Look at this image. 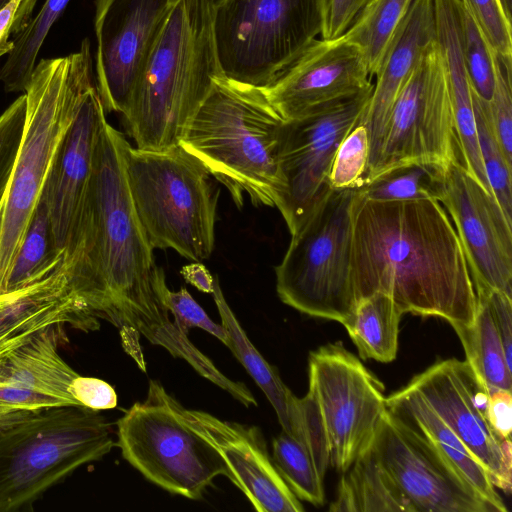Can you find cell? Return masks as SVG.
Returning a JSON list of instances; mask_svg holds the SVG:
<instances>
[{"instance_id":"30","label":"cell","mask_w":512,"mask_h":512,"mask_svg":"<svg viewBox=\"0 0 512 512\" xmlns=\"http://www.w3.org/2000/svg\"><path fill=\"white\" fill-rule=\"evenodd\" d=\"M413 0H372L342 37L357 46L370 76H375L401 21Z\"/></svg>"},{"instance_id":"43","label":"cell","mask_w":512,"mask_h":512,"mask_svg":"<svg viewBox=\"0 0 512 512\" xmlns=\"http://www.w3.org/2000/svg\"><path fill=\"white\" fill-rule=\"evenodd\" d=\"M36 3L37 0H11L0 11V57L12 50L13 36L27 26Z\"/></svg>"},{"instance_id":"21","label":"cell","mask_w":512,"mask_h":512,"mask_svg":"<svg viewBox=\"0 0 512 512\" xmlns=\"http://www.w3.org/2000/svg\"><path fill=\"white\" fill-rule=\"evenodd\" d=\"M106 112L92 86L64 135L40 200L46 205L53 237L61 251L71 246L87 190L95 142Z\"/></svg>"},{"instance_id":"37","label":"cell","mask_w":512,"mask_h":512,"mask_svg":"<svg viewBox=\"0 0 512 512\" xmlns=\"http://www.w3.org/2000/svg\"><path fill=\"white\" fill-rule=\"evenodd\" d=\"M493 66L494 89L487 101L488 111L496 137L512 163V57L493 51Z\"/></svg>"},{"instance_id":"33","label":"cell","mask_w":512,"mask_h":512,"mask_svg":"<svg viewBox=\"0 0 512 512\" xmlns=\"http://www.w3.org/2000/svg\"><path fill=\"white\" fill-rule=\"evenodd\" d=\"M272 459L278 472L299 500L314 506L323 505L324 474L304 443L282 431L272 441Z\"/></svg>"},{"instance_id":"41","label":"cell","mask_w":512,"mask_h":512,"mask_svg":"<svg viewBox=\"0 0 512 512\" xmlns=\"http://www.w3.org/2000/svg\"><path fill=\"white\" fill-rule=\"evenodd\" d=\"M70 392L80 406L101 411L117 406L114 388L104 380L77 375L70 384Z\"/></svg>"},{"instance_id":"38","label":"cell","mask_w":512,"mask_h":512,"mask_svg":"<svg viewBox=\"0 0 512 512\" xmlns=\"http://www.w3.org/2000/svg\"><path fill=\"white\" fill-rule=\"evenodd\" d=\"M157 289L163 305L173 315V323L184 334L188 335L191 328H200L230 347V339L223 325L212 321L185 287L171 291L166 284L164 271L158 278Z\"/></svg>"},{"instance_id":"3","label":"cell","mask_w":512,"mask_h":512,"mask_svg":"<svg viewBox=\"0 0 512 512\" xmlns=\"http://www.w3.org/2000/svg\"><path fill=\"white\" fill-rule=\"evenodd\" d=\"M214 0H174L129 107L123 114L135 147L180 144L196 111L223 74L213 30Z\"/></svg>"},{"instance_id":"19","label":"cell","mask_w":512,"mask_h":512,"mask_svg":"<svg viewBox=\"0 0 512 512\" xmlns=\"http://www.w3.org/2000/svg\"><path fill=\"white\" fill-rule=\"evenodd\" d=\"M65 328L39 331L0 367V432L54 407L80 406L70 392L78 373L58 352Z\"/></svg>"},{"instance_id":"18","label":"cell","mask_w":512,"mask_h":512,"mask_svg":"<svg viewBox=\"0 0 512 512\" xmlns=\"http://www.w3.org/2000/svg\"><path fill=\"white\" fill-rule=\"evenodd\" d=\"M360 49L342 36L314 40L269 85V101L284 120L373 86Z\"/></svg>"},{"instance_id":"45","label":"cell","mask_w":512,"mask_h":512,"mask_svg":"<svg viewBox=\"0 0 512 512\" xmlns=\"http://www.w3.org/2000/svg\"><path fill=\"white\" fill-rule=\"evenodd\" d=\"M487 418L493 430L503 439H511L512 395L511 391L494 390L489 393Z\"/></svg>"},{"instance_id":"25","label":"cell","mask_w":512,"mask_h":512,"mask_svg":"<svg viewBox=\"0 0 512 512\" xmlns=\"http://www.w3.org/2000/svg\"><path fill=\"white\" fill-rule=\"evenodd\" d=\"M211 294L221 324L230 339L229 350L263 391L274 408L283 431L307 446L300 398L291 392L282 381L277 369L264 359L249 340L227 303L217 276H214Z\"/></svg>"},{"instance_id":"40","label":"cell","mask_w":512,"mask_h":512,"mask_svg":"<svg viewBox=\"0 0 512 512\" xmlns=\"http://www.w3.org/2000/svg\"><path fill=\"white\" fill-rule=\"evenodd\" d=\"M26 117L23 93L0 114V204L4 198L19 150Z\"/></svg>"},{"instance_id":"39","label":"cell","mask_w":512,"mask_h":512,"mask_svg":"<svg viewBox=\"0 0 512 512\" xmlns=\"http://www.w3.org/2000/svg\"><path fill=\"white\" fill-rule=\"evenodd\" d=\"M476 22L490 48L506 57H512V27L499 0H460Z\"/></svg>"},{"instance_id":"15","label":"cell","mask_w":512,"mask_h":512,"mask_svg":"<svg viewBox=\"0 0 512 512\" xmlns=\"http://www.w3.org/2000/svg\"><path fill=\"white\" fill-rule=\"evenodd\" d=\"M407 385L422 396L484 466L494 487L509 494L511 439L501 438L489 424V390L469 363L458 359L437 361Z\"/></svg>"},{"instance_id":"11","label":"cell","mask_w":512,"mask_h":512,"mask_svg":"<svg viewBox=\"0 0 512 512\" xmlns=\"http://www.w3.org/2000/svg\"><path fill=\"white\" fill-rule=\"evenodd\" d=\"M303 397L320 424L329 466L345 473L371 446L387 409L383 383L341 343L310 352Z\"/></svg>"},{"instance_id":"10","label":"cell","mask_w":512,"mask_h":512,"mask_svg":"<svg viewBox=\"0 0 512 512\" xmlns=\"http://www.w3.org/2000/svg\"><path fill=\"white\" fill-rule=\"evenodd\" d=\"M181 406L159 381L150 380L144 401L118 419L115 445L150 482L199 500L226 468L215 447L184 420Z\"/></svg>"},{"instance_id":"1","label":"cell","mask_w":512,"mask_h":512,"mask_svg":"<svg viewBox=\"0 0 512 512\" xmlns=\"http://www.w3.org/2000/svg\"><path fill=\"white\" fill-rule=\"evenodd\" d=\"M123 134L105 119L98 131L90 178L71 246L65 253L75 286L94 317L183 354L190 343L163 305L157 281L163 269L131 198Z\"/></svg>"},{"instance_id":"2","label":"cell","mask_w":512,"mask_h":512,"mask_svg":"<svg viewBox=\"0 0 512 512\" xmlns=\"http://www.w3.org/2000/svg\"><path fill=\"white\" fill-rule=\"evenodd\" d=\"M351 277L356 303L389 296L402 314L474 322L477 295L455 227L436 199L351 205Z\"/></svg>"},{"instance_id":"35","label":"cell","mask_w":512,"mask_h":512,"mask_svg":"<svg viewBox=\"0 0 512 512\" xmlns=\"http://www.w3.org/2000/svg\"><path fill=\"white\" fill-rule=\"evenodd\" d=\"M370 142L364 124L357 125L338 146L328 182L332 189H358L364 185L369 165Z\"/></svg>"},{"instance_id":"22","label":"cell","mask_w":512,"mask_h":512,"mask_svg":"<svg viewBox=\"0 0 512 512\" xmlns=\"http://www.w3.org/2000/svg\"><path fill=\"white\" fill-rule=\"evenodd\" d=\"M55 325L83 331L100 326L78 292L65 258L47 277L0 296V367L35 334Z\"/></svg>"},{"instance_id":"27","label":"cell","mask_w":512,"mask_h":512,"mask_svg":"<svg viewBox=\"0 0 512 512\" xmlns=\"http://www.w3.org/2000/svg\"><path fill=\"white\" fill-rule=\"evenodd\" d=\"M475 319L470 326H455L465 351L466 361L477 379L489 390L512 392L511 372L497 331L487 292L479 291Z\"/></svg>"},{"instance_id":"29","label":"cell","mask_w":512,"mask_h":512,"mask_svg":"<svg viewBox=\"0 0 512 512\" xmlns=\"http://www.w3.org/2000/svg\"><path fill=\"white\" fill-rule=\"evenodd\" d=\"M64 258L65 251L56 246L46 205L40 200L14 258L5 294L47 277L62 264Z\"/></svg>"},{"instance_id":"13","label":"cell","mask_w":512,"mask_h":512,"mask_svg":"<svg viewBox=\"0 0 512 512\" xmlns=\"http://www.w3.org/2000/svg\"><path fill=\"white\" fill-rule=\"evenodd\" d=\"M372 91L373 86L284 121L279 144L283 189L275 207L290 234L331 189L328 177L335 153L361 120Z\"/></svg>"},{"instance_id":"47","label":"cell","mask_w":512,"mask_h":512,"mask_svg":"<svg viewBox=\"0 0 512 512\" xmlns=\"http://www.w3.org/2000/svg\"><path fill=\"white\" fill-rule=\"evenodd\" d=\"M502 10L506 18L511 22L512 16V0H499Z\"/></svg>"},{"instance_id":"20","label":"cell","mask_w":512,"mask_h":512,"mask_svg":"<svg viewBox=\"0 0 512 512\" xmlns=\"http://www.w3.org/2000/svg\"><path fill=\"white\" fill-rule=\"evenodd\" d=\"M184 420L221 455L226 477L259 512H302L301 501L288 487L256 426L224 421L201 410L181 406Z\"/></svg>"},{"instance_id":"16","label":"cell","mask_w":512,"mask_h":512,"mask_svg":"<svg viewBox=\"0 0 512 512\" xmlns=\"http://www.w3.org/2000/svg\"><path fill=\"white\" fill-rule=\"evenodd\" d=\"M439 202L462 244L476 292L512 297V222L457 157L446 169Z\"/></svg>"},{"instance_id":"8","label":"cell","mask_w":512,"mask_h":512,"mask_svg":"<svg viewBox=\"0 0 512 512\" xmlns=\"http://www.w3.org/2000/svg\"><path fill=\"white\" fill-rule=\"evenodd\" d=\"M356 189H330L315 205L275 268L280 300L312 317L343 323L355 308L351 205Z\"/></svg>"},{"instance_id":"5","label":"cell","mask_w":512,"mask_h":512,"mask_svg":"<svg viewBox=\"0 0 512 512\" xmlns=\"http://www.w3.org/2000/svg\"><path fill=\"white\" fill-rule=\"evenodd\" d=\"M94 86L90 43L78 52L42 59L25 88L26 117L18 153L0 204V295L64 135Z\"/></svg>"},{"instance_id":"46","label":"cell","mask_w":512,"mask_h":512,"mask_svg":"<svg viewBox=\"0 0 512 512\" xmlns=\"http://www.w3.org/2000/svg\"><path fill=\"white\" fill-rule=\"evenodd\" d=\"M181 275L186 282L196 287L199 291L212 293L214 276L210 274L202 263L193 262L185 265L181 270Z\"/></svg>"},{"instance_id":"36","label":"cell","mask_w":512,"mask_h":512,"mask_svg":"<svg viewBox=\"0 0 512 512\" xmlns=\"http://www.w3.org/2000/svg\"><path fill=\"white\" fill-rule=\"evenodd\" d=\"M462 51L472 90L489 101L494 89L493 51L474 19L462 6Z\"/></svg>"},{"instance_id":"17","label":"cell","mask_w":512,"mask_h":512,"mask_svg":"<svg viewBox=\"0 0 512 512\" xmlns=\"http://www.w3.org/2000/svg\"><path fill=\"white\" fill-rule=\"evenodd\" d=\"M372 445L415 512H495L418 431L388 408Z\"/></svg>"},{"instance_id":"12","label":"cell","mask_w":512,"mask_h":512,"mask_svg":"<svg viewBox=\"0 0 512 512\" xmlns=\"http://www.w3.org/2000/svg\"><path fill=\"white\" fill-rule=\"evenodd\" d=\"M458 151L444 62L435 38L394 102L379 156L364 184L411 163L446 170Z\"/></svg>"},{"instance_id":"32","label":"cell","mask_w":512,"mask_h":512,"mask_svg":"<svg viewBox=\"0 0 512 512\" xmlns=\"http://www.w3.org/2000/svg\"><path fill=\"white\" fill-rule=\"evenodd\" d=\"M445 171L423 163L401 165L366 182L357 190L363 197L374 201H439Z\"/></svg>"},{"instance_id":"26","label":"cell","mask_w":512,"mask_h":512,"mask_svg":"<svg viewBox=\"0 0 512 512\" xmlns=\"http://www.w3.org/2000/svg\"><path fill=\"white\" fill-rule=\"evenodd\" d=\"M329 511L415 512L381 464L372 444L342 474Z\"/></svg>"},{"instance_id":"6","label":"cell","mask_w":512,"mask_h":512,"mask_svg":"<svg viewBox=\"0 0 512 512\" xmlns=\"http://www.w3.org/2000/svg\"><path fill=\"white\" fill-rule=\"evenodd\" d=\"M127 182L153 249H172L199 262L212 254L219 189L180 144L165 151L128 147Z\"/></svg>"},{"instance_id":"44","label":"cell","mask_w":512,"mask_h":512,"mask_svg":"<svg viewBox=\"0 0 512 512\" xmlns=\"http://www.w3.org/2000/svg\"><path fill=\"white\" fill-rule=\"evenodd\" d=\"M487 297L507 364L512 369V297L499 291L487 292Z\"/></svg>"},{"instance_id":"34","label":"cell","mask_w":512,"mask_h":512,"mask_svg":"<svg viewBox=\"0 0 512 512\" xmlns=\"http://www.w3.org/2000/svg\"><path fill=\"white\" fill-rule=\"evenodd\" d=\"M472 104L478 144L490 188L505 216L512 222V163L507 160L496 137L487 101L472 90Z\"/></svg>"},{"instance_id":"24","label":"cell","mask_w":512,"mask_h":512,"mask_svg":"<svg viewBox=\"0 0 512 512\" xmlns=\"http://www.w3.org/2000/svg\"><path fill=\"white\" fill-rule=\"evenodd\" d=\"M386 405L418 431L495 512H507L487 470L416 390L406 385L388 396Z\"/></svg>"},{"instance_id":"28","label":"cell","mask_w":512,"mask_h":512,"mask_svg":"<svg viewBox=\"0 0 512 512\" xmlns=\"http://www.w3.org/2000/svg\"><path fill=\"white\" fill-rule=\"evenodd\" d=\"M402 315L389 296L375 293L358 301L342 325L362 359L388 363L396 358Z\"/></svg>"},{"instance_id":"7","label":"cell","mask_w":512,"mask_h":512,"mask_svg":"<svg viewBox=\"0 0 512 512\" xmlns=\"http://www.w3.org/2000/svg\"><path fill=\"white\" fill-rule=\"evenodd\" d=\"M115 445L109 422L83 406L45 410L0 432V512L31 507Z\"/></svg>"},{"instance_id":"14","label":"cell","mask_w":512,"mask_h":512,"mask_svg":"<svg viewBox=\"0 0 512 512\" xmlns=\"http://www.w3.org/2000/svg\"><path fill=\"white\" fill-rule=\"evenodd\" d=\"M174 0H96L97 92L125 114Z\"/></svg>"},{"instance_id":"9","label":"cell","mask_w":512,"mask_h":512,"mask_svg":"<svg viewBox=\"0 0 512 512\" xmlns=\"http://www.w3.org/2000/svg\"><path fill=\"white\" fill-rule=\"evenodd\" d=\"M322 0H214L213 30L223 74L266 87L321 34Z\"/></svg>"},{"instance_id":"23","label":"cell","mask_w":512,"mask_h":512,"mask_svg":"<svg viewBox=\"0 0 512 512\" xmlns=\"http://www.w3.org/2000/svg\"><path fill=\"white\" fill-rule=\"evenodd\" d=\"M435 38L432 0H413L375 75L376 83L360 120L367 128L370 142L367 172L379 156L401 88Z\"/></svg>"},{"instance_id":"48","label":"cell","mask_w":512,"mask_h":512,"mask_svg":"<svg viewBox=\"0 0 512 512\" xmlns=\"http://www.w3.org/2000/svg\"><path fill=\"white\" fill-rule=\"evenodd\" d=\"M11 0H0V11L10 2Z\"/></svg>"},{"instance_id":"31","label":"cell","mask_w":512,"mask_h":512,"mask_svg":"<svg viewBox=\"0 0 512 512\" xmlns=\"http://www.w3.org/2000/svg\"><path fill=\"white\" fill-rule=\"evenodd\" d=\"M69 2L70 0H46L27 26L13 36V48L0 69V81L7 92L25 91L43 42Z\"/></svg>"},{"instance_id":"4","label":"cell","mask_w":512,"mask_h":512,"mask_svg":"<svg viewBox=\"0 0 512 512\" xmlns=\"http://www.w3.org/2000/svg\"><path fill=\"white\" fill-rule=\"evenodd\" d=\"M284 121L262 87L221 74L180 145L230 192L237 207L245 197L255 206L275 207L283 189L279 144Z\"/></svg>"},{"instance_id":"42","label":"cell","mask_w":512,"mask_h":512,"mask_svg":"<svg viewBox=\"0 0 512 512\" xmlns=\"http://www.w3.org/2000/svg\"><path fill=\"white\" fill-rule=\"evenodd\" d=\"M372 0H322V39L342 36L361 10Z\"/></svg>"}]
</instances>
